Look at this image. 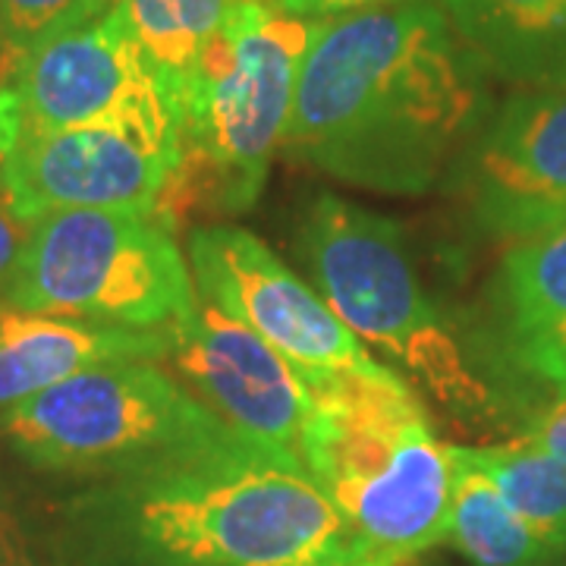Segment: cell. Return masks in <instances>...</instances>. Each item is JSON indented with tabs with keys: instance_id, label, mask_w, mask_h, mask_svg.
<instances>
[{
	"instance_id": "1",
	"label": "cell",
	"mask_w": 566,
	"mask_h": 566,
	"mask_svg": "<svg viewBox=\"0 0 566 566\" xmlns=\"http://www.w3.org/2000/svg\"><path fill=\"white\" fill-rule=\"evenodd\" d=\"M485 111V61L438 0L318 22L283 148L331 180L424 196Z\"/></svg>"
},
{
	"instance_id": "2",
	"label": "cell",
	"mask_w": 566,
	"mask_h": 566,
	"mask_svg": "<svg viewBox=\"0 0 566 566\" xmlns=\"http://www.w3.org/2000/svg\"><path fill=\"white\" fill-rule=\"evenodd\" d=\"M73 566H359L303 460L233 428L102 475L61 523Z\"/></svg>"
},
{
	"instance_id": "3",
	"label": "cell",
	"mask_w": 566,
	"mask_h": 566,
	"mask_svg": "<svg viewBox=\"0 0 566 566\" xmlns=\"http://www.w3.org/2000/svg\"><path fill=\"white\" fill-rule=\"evenodd\" d=\"M303 465L340 513L359 566H397L447 542L453 453L400 375L312 387Z\"/></svg>"
},
{
	"instance_id": "4",
	"label": "cell",
	"mask_w": 566,
	"mask_h": 566,
	"mask_svg": "<svg viewBox=\"0 0 566 566\" xmlns=\"http://www.w3.org/2000/svg\"><path fill=\"white\" fill-rule=\"evenodd\" d=\"M296 252L324 303L378 363L453 419L491 422L494 397L428 300L397 223L322 192L305 205Z\"/></svg>"
},
{
	"instance_id": "5",
	"label": "cell",
	"mask_w": 566,
	"mask_h": 566,
	"mask_svg": "<svg viewBox=\"0 0 566 566\" xmlns=\"http://www.w3.org/2000/svg\"><path fill=\"white\" fill-rule=\"evenodd\" d=\"M315 29L318 22L277 13L264 0H243L180 104L177 199L202 196L227 214L255 205L271 158L286 139Z\"/></svg>"
},
{
	"instance_id": "6",
	"label": "cell",
	"mask_w": 566,
	"mask_h": 566,
	"mask_svg": "<svg viewBox=\"0 0 566 566\" xmlns=\"http://www.w3.org/2000/svg\"><path fill=\"white\" fill-rule=\"evenodd\" d=\"M196 303L189 259L164 214L57 211L32 223L3 308L164 331Z\"/></svg>"
},
{
	"instance_id": "7",
	"label": "cell",
	"mask_w": 566,
	"mask_h": 566,
	"mask_svg": "<svg viewBox=\"0 0 566 566\" xmlns=\"http://www.w3.org/2000/svg\"><path fill=\"white\" fill-rule=\"evenodd\" d=\"M227 428L161 363L98 365L0 412V434L25 463L98 479Z\"/></svg>"
},
{
	"instance_id": "8",
	"label": "cell",
	"mask_w": 566,
	"mask_h": 566,
	"mask_svg": "<svg viewBox=\"0 0 566 566\" xmlns=\"http://www.w3.org/2000/svg\"><path fill=\"white\" fill-rule=\"evenodd\" d=\"M117 129L180 164V111L120 3L0 73V142L17 133Z\"/></svg>"
},
{
	"instance_id": "9",
	"label": "cell",
	"mask_w": 566,
	"mask_h": 566,
	"mask_svg": "<svg viewBox=\"0 0 566 566\" xmlns=\"http://www.w3.org/2000/svg\"><path fill=\"white\" fill-rule=\"evenodd\" d=\"M189 271L205 303L259 334L271 349L322 387L337 378L394 375L365 349L324 296L233 223H208L189 233Z\"/></svg>"
},
{
	"instance_id": "10",
	"label": "cell",
	"mask_w": 566,
	"mask_h": 566,
	"mask_svg": "<svg viewBox=\"0 0 566 566\" xmlns=\"http://www.w3.org/2000/svg\"><path fill=\"white\" fill-rule=\"evenodd\" d=\"M164 363L245 441L303 460L312 387L245 324L199 296L186 318L167 327Z\"/></svg>"
},
{
	"instance_id": "11",
	"label": "cell",
	"mask_w": 566,
	"mask_h": 566,
	"mask_svg": "<svg viewBox=\"0 0 566 566\" xmlns=\"http://www.w3.org/2000/svg\"><path fill=\"white\" fill-rule=\"evenodd\" d=\"M180 164L117 129L17 133L0 142V189L22 221L57 211H167Z\"/></svg>"
},
{
	"instance_id": "12",
	"label": "cell",
	"mask_w": 566,
	"mask_h": 566,
	"mask_svg": "<svg viewBox=\"0 0 566 566\" xmlns=\"http://www.w3.org/2000/svg\"><path fill=\"white\" fill-rule=\"evenodd\" d=\"M460 167L485 233L526 240L566 223V85L513 95Z\"/></svg>"
},
{
	"instance_id": "13",
	"label": "cell",
	"mask_w": 566,
	"mask_h": 566,
	"mask_svg": "<svg viewBox=\"0 0 566 566\" xmlns=\"http://www.w3.org/2000/svg\"><path fill=\"white\" fill-rule=\"evenodd\" d=\"M167 327L139 331L39 312H0V412L88 368L164 363Z\"/></svg>"
},
{
	"instance_id": "14",
	"label": "cell",
	"mask_w": 566,
	"mask_h": 566,
	"mask_svg": "<svg viewBox=\"0 0 566 566\" xmlns=\"http://www.w3.org/2000/svg\"><path fill=\"white\" fill-rule=\"evenodd\" d=\"M438 7L485 66L532 88L545 82L566 32V0H438Z\"/></svg>"
},
{
	"instance_id": "15",
	"label": "cell",
	"mask_w": 566,
	"mask_h": 566,
	"mask_svg": "<svg viewBox=\"0 0 566 566\" xmlns=\"http://www.w3.org/2000/svg\"><path fill=\"white\" fill-rule=\"evenodd\" d=\"M145 57L180 111L208 48L221 39L243 0H117ZM182 126V123H180Z\"/></svg>"
},
{
	"instance_id": "16",
	"label": "cell",
	"mask_w": 566,
	"mask_h": 566,
	"mask_svg": "<svg viewBox=\"0 0 566 566\" xmlns=\"http://www.w3.org/2000/svg\"><path fill=\"white\" fill-rule=\"evenodd\" d=\"M453 453V504L447 542L472 566H545L547 547L506 506L501 491L479 465L450 447Z\"/></svg>"
},
{
	"instance_id": "17",
	"label": "cell",
	"mask_w": 566,
	"mask_h": 566,
	"mask_svg": "<svg viewBox=\"0 0 566 566\" xmlns=\"http://www.w3.org/2000/svg\"><path fill=\"white\" fill-rule=\"evenodd\" d=\"M463 453L501 491L506 506L547 547L566 554V463L526 438L494 447H463Z\"/></svg>"
},
{
	"instance_id": "18",
	"label": "cell",
	"mask_w": 566,
	"mask_h": 566,
	"mask_svg": "<svg viewBox=\"0 0 566 566\" xmlns=\"http://www.w3.org/2000/svg\"><path fill=\"white\" fill-rule=\"evenodd\" d=\"M497 303L513 344L566 318V223L516 240L497 274Z\"/></svg>"
},
{
	"instance_id": "19",
	"label": "cell",
	"mask_w": 566,
	"mask_h": 566,
	"mask_svg": "<svg viewBox=\"0 0 566 566\" xmlns=\"http://www.w3.org/2000/svg\"><path fill=\"white\" fill-rule=\"evenodd\" d=\"M117 0H0V73L44 41L98 20Z\"/></svg>"
},
{
	"instance_id": "20",
	"label": "cell",
	"mask_w": 566,
	"mask_h": 566,
	"mask_svg": "<svg viewBox=\"0 0 566 566\" xmlns=\"http://www.w3.org/2000/svg\"><path fill=\"white\" fill-rule=\"evenodd\" d=\"M516 359L528 375L566 390V318L547 331L516 340Z\"/></svg>"
},
{
	"instance_id": "21",
	"label": "cell",
	"mask_w": 566,
	"mask_h": 566,
	"mask_svg": "<svg viewBox=\"0 0 566 566\" xmlns=\"http://www.w3.org/2000/svg\"><path fill=\"white\" fill-rule=\"evenodd\" d=\"M29 233H32V223L22 221L17 208L7 199V192L0 189V312L7 305V293H10L17 268H20Z\"/></svg>"
},
{
	"instance_id": "22",
	"label": "cell",
	"mask_w": 566,
	"mask_h": 566,
	"mask_svg": "<svg viewBox=\"0 0 566 566\" xmlns=\"http://www.w3.org/2000/svg\"><path fill=\"white\" fill-rule=\"evenodd\" d=\"M271 10L286 13V17H300L308 22H327L349 13H363L371 7H387V3H400V0H264Z\"/></svg>"
},
{
	"instance_id": "23",
	"label": "cell",
	"mask_w": 566,
	"mask_h": 566,
	"mask_svg": "<svg viewBox=\"0 0 566 566\" xmlns=\"http://www.w3.org/2000/svg\"><path fill=\"white\" fill-rule=\"evenodd\" d=\"M523 438L528 444H535L538 450H545V453L566 463V394L554 406H547Z\"/></svg>"
},
{
	"instance_id": "24",
	"label": "cell",
	"mask_w": 566,
	"mask_h": 566,
	"mask_svg": "<svg viewBox=\"0 0 566 566\" xmlns=\"http://www.w3.org/2000/svg\"><path fill=\"white\" fill-rule=\"evenodd\" d=\"M0 566H32L17 520L0 506Z\"/></svg>"
},
{
	"instance_id": "25",
	"label": "cell",
	"mask_w": 566,
	"mask_h": 566,
	"mask_svg": "<svg viewBox=\"0 0 566 566\" xmlns=\"http://www.w3.org/2000/svg\"><path fill=\"white\" fill-rule=\"evenodd\" d=\"M542 85H566V32L560 44H557V51H554V57H551V66H547V76Z\"/></svg>"
},
{
	"instance_id": "26",
	"label": "cell",
	"mask_w": 566,
	"mask_h": 566,
	"mask_svg": "<svg viewBox=\"0 0 566 566\" xmlns=\"http://www.w3.org/2000/svg\"><path fill=\"white\" fill-rule=\"evenodd\" d=\"M545 566H547V564H545Z\"/></svg>"
}]
</instances>
